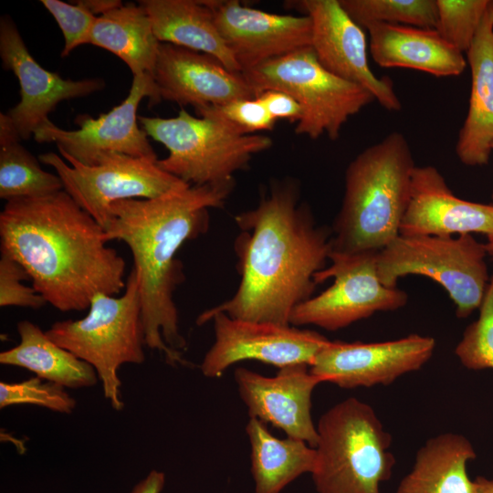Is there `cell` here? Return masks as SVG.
Masks as SVG:
<instances>
[{
  "mask_svg": "<svg viewBox=\"0 0 493 493\" xmlns=\"http://www.w3.org/2000/svg\"><path fill=\"white\" fill-rule=\"evenodd\" d=\"M296 180L274 181L254 208L235 216L240 283L225 302L202 312L203 325L217 313L237 320L290 325L293 309L312 297L314 276L325 268L332 231L317 226L311 209L299 203Z\"/></svg>",
  "mask_w": 493,
  "mask_h": 493,
  "instance_id": "6da1fadb",
  "label": "cell"
},
{
  "mask_svg": "<svg viewBox=\"0 0 493 493\" xmlns=\"http://www.w3.org/2000/svg\"><path fill=\"white\" fill-rule=\"evenodd\" d=\"M107 243L104 229L64 190L6 202L0 213V251L63 312L89 309L98 293L125 289V261Z\"/></svg>",
  "mask_w": 493,
  "mask_h": 493,
  "instance_id": "7a4b0ae2",
  "label": "cell"
},
{
  "mask_svg": "<svg viewBox=\"0 0 493 493\" xmlns=\"http://www.w3.org/2000/svg\"><path fill=\"white\" fill-rule=\"evenodd\" d=\"M235 182L220 185H186L159 197L127 199L110 206L112 218L104 229L107 241L130 248L138 278L145 345L164 355L171 365L187 364L181 350L186 341L179 330L173 300L184 280L175 255L182 245L209 227V209L222 207Z\"/></svg>",
  "mask_w": 493,
  "mask_h": 493,
  "instance_id": "3957f363",
  "label": "cell"
},
{
  "mask_svg": "<svg viewBox=\"0 0 493 493\" xmlns=\"http://www.w3.org/2000/svg\"><path fill=\"white\" fill-rule=\"evenodd\" d=\"M415 166L406 138L397 131L349 163L332 229L333 251L380 252L400 235Z\"/></svg>",
  "mask_w": 493,
  "mask_h": 493,
  "instance_id": "277c9868",
  "label": "cell"
},
{
  "mask_svg": "<svg viewBox=\"0 0 493 493\" xmlns=\"http://www.w3.org/2000/svg\"><path fill=\"white\" fill-rule=\"evenodd\" d=\"M317 432L311 476L319 493H380L395 459L391 435L372 406L347 398L321 415Z\"/></svg>",
  "mask_w": 493,
  "mask_h": 493,
  "instance_id": "5b68a950",
  "label": "cell"
},
{
  "mask_svg": "<svg viewBox=\"0 0 493 493\" xmlns=\"http://www.w3.org/2000/svg\"><path fill=\"white\" fill-rule=\"evenodd\" d=\"M46 333L55 343L91 365L101 382L104 397L114 410H122L119 368L145 361L136 270H131L121 296L98 293L84 318L57 321Z\"/></svg>",
  "mask_w": 493,
  "mask_h": 493,
  "instance_id": "8992f818",
  "label": "cell"
},
{
  "mask_svg": "<svg viewBox=\"0 0 493 493\" xmlns=\"http://www.w3.org/2000/svg\"><path fill=\"white\" fill-rule=\"evenodd\" d=\"M142 130L169 152L158 166L194 186L234 182V173L245 170L254 154L268 150L267 135L240 134L226 123L195 117L182 108L173 118L139 116Z\"/></svg>",
  "mask_w": 493,
  "mask_h": 493,
  "instance_id": "52a82bcc",
  "label": "cell"
},
{
  "mask_svg": "<svg viewBox=\"0 0 493 493\" xmlns=\"http://www.w3.org/2000/svg\"><path fill=\"white\" fill-rule=\"evenodd\" d=\"M256 96L277 89L293 97L302 109L295 132L316 140L334 141L350 117L375 100L362 86L324 68L311 46L259 64L242 72Z\"/></svg>",
  "mask_w": 493,
  "mask_h": 493,
  "instance_id": "ba28073f",
  "label": "cell"
},
{
  "mask_svg": "<svg viewBox=\"0 0 493 493\" xmlns=\"http://www.w3.org/2000/svg\"><path fill=\"white\" fill-rule=\"evenodd\" d=\"M485 244L472 235L401 236L377 254L381 282L396 287L400 278L419 275L440 284L456 305L458 318L479 308L488 283Z\"/></svg>",
  "mask_w": 493,
  "mask_h": 493,
  "instance_id": "9c48e42d",
  "label": "cell"
},
{
  "mask_svg": "<svg viewBox=\"0 0 493 493\" xmlns=\"http://www.w3.org/2000/svg\"><path fill=\"white\" fill-rule=\"evenodd\" d=\"M39 161L54 169L63 190L103 229L112 218L113 203L155 198L189 185L161 169L157 160L121 153L107 154L96 165L54 152L39 155Z\"/></svg>",
  "mask_w": 493,
  "mask_h": 493,
  "instance_id": "30bf717a",
  "label": "cell"
},
{
  "mask_svg": "<svg viewBox=\"0 0 493 493\" xmlns=\"http://www.w3.org/2000/svg\"><path fill=\"white\" fill-rule=\"evenodd\" d=\"M377 254L331 250L330 265L316 273L314 281L318 285L332 278V285L298 305L291 313L290 325H315L337 330L375 312L404 307L408 295L397 287L389 288L381 282Z\"/></svg>",
  "mask_w": 493,
  "mask_h": 493,
  "instance_id": "8fae6325",
  "label": "cell"
},
{
  "mask_svg": "<svg viewBox=\"0 0 493 493\" xmlns=\"http://www.w3.org/2000/svg\"><path fill=\"white\" fill-rule=\"evenodd\" d=\"M143 98L149 105L161 101L153 78L133 77L128 96L110 111L92 118L79 114L77 130H64L47 121L33 134L38 143H55L61 157L85 165H96L110 153L158 160L147 133L139 126L138 108Z\"/></svg>",
  "mask_w": 493,
  "mask_h": 493,
  "instance_id": "7c38bea8",
  "label": "cell"
},
{
  "mask_svg": "<svg viewBox=\"0 0 493 493\" xmlns=\"http://www.w3.org/2000/svg\"><path fill=\"white\" fill-rule=\"evenodd\" d=\"M210 320L215 341L200 365L207 378H219L231 365L246 360L279 369L295 364L310 366L330 341L314 330L233 319L224 312L214 314Z\"/></svg>",
  "mask_w": 493,
  "mask_h": 493,
  "instance_id": "4fadbf2b",
  "label": "cell"
},
{
  "mask_svg": "<svg viewBox=\"0 0 493 493\" xmlns=\"http://www.w3.org/2000/svg\"><path fill=\"white\" fill-rule=\"evenodd\" d=\"M435 347L434 338L416 333L381 342L330 341L315 357L309 372L320 383L341 388L388 385L419 370Z\"/></svg>",
  "mask_w": 493,
  "mask_h": 493,
  "instance_id": "5bb4252c",
  "label": "cell"
},
{
  "mask_svg": "<svg viewBox=\"0 0 493 493\" xmlns=\"http://www.w3.org/2000/svg\"><path fill=\"white\" fill-rule=\"evenodd\" d=\"M294 3L311 19V47L320 65L330 73L366 89L384 109L400 110L402 103L393 81L372 73L363 28L349 16L340 0Z\"/></svg>",
  "mask_w": 493,
  "mask_h": 493,
  "instance_id": "9a60e30c",
  "label": "cell"
},
{
  "mask_svg": "<svg viewBox=\"0 0 493 493\" xmlns=\"http://www.w3.org/2000/svg\"><path fill=\"white\" fill-rule=\"evenodd\" d=\"M0 57L3 68L12 71L19 82L20 101L5 114L22 140L33 136L61 101L85 97L105 87L100 79H65L44 68L8 16L0 19Z\"/></svg>",
  "mask_w": 493,
  "mask_h": 493,
  "instance_id": "2e32d148",
  "label": "cell"
},
{
  "mask_svg": "<svg viewBox=\"0 0 493 493\" xmlns=\"http://www.w3.org/2000/svg\"><path fill=\"white\" fill-rule=\"evenodd\" d=\"M215 26L244 70L311 46L312 24L308 16L268 13L239 1L206 0Z\"/></svg>",
  "mask_w": 493,
  "mask_h": 493,
  "instance_id": "e0dca14e",
  "label": "cell"
},
{
  "mask_svg": "<svg viewBox=\"0 0 493 493\" xmlns=\"http://www.w3.org/2000/svg\"><path fill=\"white\" fill-rule=\"evenodd\" d=\"M234 378L249 418L271 424L288 437L316 447L318 432L311 418V395L320 381L309 372V365L286 366L273 377L238 367Z\"/></svg>",
  "mask_w": 493,
  "mask_h": 493,
  "instance_id": "ac0fdd59",
  "label": "cell"
},
{
  "mask_svg": "<svg viewBox=\"0 0 493 493\" xmlns=\"http://www.w3.org/2000/svg\"><path fill=\"white\" fill-rule=\"evenodd\" d=\"M160 100L195 109L254 99L242 72H233L214 57L161 43L153 73Z\"/></svg>",
  "mask_w": 493,
  "mask_h": 493,
  "instance_id": "d6986e66",
  "label": "cell"
},
{
  "mask_svg": "<svg viewBox=\"0 0 493 493\" xmlns=\"http://www.w3.org/2000/svg\"><path fill=\"white\" fill-rule=\"evenodd\" d=\"M473 233L493 235V205L461 199L435 167L415 166L400 235L455 236Z\"/></svg>",
  "mask_w": 493,
  "mask_h": 493,
  "instance_id": "ffe728a7",
  "label": "cell"
},
{
  "mask_svg": "<svg viewBox=\"0 0 493 493\" xmlns=\"http://www.w3.org/2000/svg\"><path fill=\"white\" fill-rule=\"evenodd\" d=\"M471 72L468 110L456 153L467 166L488 163L493 145V0L467 52Z\"/></svg>",
  "mask_w": 493,
  "mask_h": 493,
  "instance_id": "44dd1931",
  "label": "cell"
},
{
  "mask_svg": "<svg viewBox=\"0 0 493 493\" xmlns=\"http://www.w3.org/2000/svg\"><path fill=\"white\" fill-rule=\"evenodd\" d=\"M366 30L371 55L380 67L412 68L438 78L458 76L467 67L463 53L435 29L373 24Z\"/></svg>",
  "mask_w": 493,
  "mask_h": 493,
  "instance_id": "7402d4cb",
  "label": "cell"
},
{
  "mask_svg": "<svg viewBox=\"0 0 493 493\" xmlns=\"http://www.w3.org/2000/svg\"><path fill=\"white\" fill-rule=\"evenodd\" d=\"M139 5L161 43L210 55L229 70L242 72L215 26L212 10L203 1L142 0Z\"/></svg>",
  "mask_w": 493,
  "mask_h": 493,
  "instance_id": "603a6c76",
  "label": "cell"
},
{
  "mask_svg": "<svg viewBox=\"0 0 493 493\" xmlns=\"http://www.w3.org/2000/svg\"><path fill=\"white\" fill-rule=\"evenodd\" d=\"M475 458L471 443L461 435L432 437L417 451L413 468L396 493H474L467 466Z\"/></svg>",
  "mask_w": 493,
  "mask_h": 493,
  "instance_id": "cb8c5ba5",
  "label": "cell"
},
{
  "mask_svg": "<svg viewBox=\"0 0 493 493\" xmlns=\"http://www.w3.org/2000/svg\"><path fill=\"white\" fill-rule=\"evenodd\" d=\"M87 44L117 56L129 67L133 77L153 78L161 42L139 4H123L97 16Z\"/></svg>",
  "mask_w": 493,
  "mask_h": 493,
  "instance_id": "d4e9b609",
  "label": "cell"
},
{
  "mask_svg": "<svg viewBox=\"0 0 493 493\" xmlns=\"http://www.w3.org/2000/svg\"><path fill=\"white\" fill-rule=\"evenodd\" d=\"M16 330L20 341L0 353L1 364L26 369L65 388H87L98 383L91 365L55 343L37 324L21 320Z\"/></svg>",
  "mask_w": 493,
  "mask_h": 493,
  "instance_id": "484cf974",
  "label": "cell"
},
{
  "mask_svg": "<svg viewBox=\"0 0 493 493\" xmlns=\"http://www.w3.org/2000/svg\"><path fill=\"white\" fill-rule=\"evenodd\" d=\"M246 433L255 493H279L302 474L313 472L317 452L305 441L288 436L279 439L257 418H249Z\"/></svg>",
  "mask_w": 493,
  "mask_h": 493,
  "instance_id": "4316f807",
  "label": "cell"
},
{
  "mask_svg": "<svg viewBox=\"0 0 493 493\" xmlns=\"http://www.w3.org/2000/svg\"><path fill=\"white\" fill-rule=\"evenodd\" d=\"M5 113L0 114V198L6 202L63 190L57 173L45 171L20 142Z\"/></svg>",
  "mask_w": 493,
  "mask_h": 493,
  "instance_id": "83f0119b",
  "label": "cell"
},
{
  "mask_svg": "<svg viewBox=\"0 0 493 493\" xmlns=\"http://www.w3.org/2000/svg\"><path fill=\"white\" fill-rule=\"evenodd\" d=\"M349 16L362 28L373 24L405 25L435 29V0H340Z\"/></svg>",
  "mask_w": 493,
  "mask_h": 493,
  "instance_id": "f1b7e54d",
  "label": "cell"
},
{
  "mask_svg": "<svg viewBox=\"0 0 493 493\" xmlns=\"http://www.w3.org/2000/svg\"><path fill=\"white\" fill-rule=\"evenodd\" d=\"M490 0H435V30L460 52H467Z\"/></svg>",
  "mask_w": 493,
  "mask_h": 493,
  "instance_id": "f546056e",
  "label": "cell"
},
{
  "mask_svg": "<svg viewBox=\"0 0 493 493\" xmlns=\"http://www.w3.org/2000/svg\"><path fill=\"white\" fill-rule=\"evenodd\" d=\"M455 353L467 369H493V275L479 306V316L466 329Z\"/></svg>",
  "mask_w": 493,
  "mask_h": 493,
  "instance_id": "4dcf8cb0",
  "label": "cell"
},
{
  "mask_svg": "<svg viewBox=\"0 0 493 493\" xmlns=\"http://www.w3.org/2000/svg\"><path fill=\"white\" fill-rule=\"evenodd\" d=\"M16 404H34L69 414L77 402L65 387L37 376L18 383L0 382V408Z\"/></svg>",
  "mask_w": 493,
  "mask_h": 493,
  "instance_id": "1f68e13d",
  "label": "cell"
},
{
  "mask_svg": "<svg viewBox=\"0 0 493 493\" xmlns=\"http://www.w3.org/2000/svg\"><path fill=\"white\" fill-rule=\"evenodd\" d=\"M194 110L200 117L222 121L240 134L272 130L277 121L256 98L236 100Z\"/></svg>",
  "mask_w": 493,
  "mask_h": 493,
  "instance_id": "d6a6232c",
  "label": "cell"
},
{
  "mask_svg": "<svg viewBox=\"0 0 493 493\" xmlns=\"http://www.w3.org/2000/svg\"><path fill=\"white\" fill-rule=\"evenodd\" d=\"M40 3L52 15L63 34L62 58L88 43L97 16L86 7L82 0L75 1L74 4L60 0H41Z\"/></svg>",
  "mask_w": 493,
  "mask_h": 493,
  "instance_id": "836d02e7",
  "label": "cell"
},
{
  "mask_svg": "<svg viewBox=\"0 0 493 493\" xmlns=\"http://www.w3.org/2000/svg\"><path fill=\"white\" fill-rule=\"evenodd\" d=\"M0 306L39 309L46 299L23 280L30 279L24 267L4 251H0Z\"/></svg>",
  "mask_w": 493,
  "mask_h": 493,
  "instance_id": "e575fe53",
  "label": "cell"
},
{
  "mask_svg": "<svg viewBox=\"0 0 493 493\" xmlns=\"http://www.w3.org/2000/svg\"><path fill=\"white\" fill-rule=\"evenodd\" d=\"M273 119L299 121L302 109L299 102L286 92L277 89L263 90L256 96Z\"/></svg>",
  "mask_w": 493,
  "mask_h": 493,
  "instance_id": "d590c367",
  "label": "cell"
},
{
  "mask_svg": "<svg viewBox=\"0 0 493 493\" xmlns=\"http://www.w3.org/2000/svg\"><path fill=\"white\" fill-rule=\"evenodd\" d=\"M164 484L165 474L153 469L138 482L130 493H161Z\"/></svg>",
  "mask_w": 493,
  "mask_h": 493,
  "instance_id": "8d00e7d4",
  "label": "cell"
},
{
  "mask_svg": "<svg viewBox=\"0 0 493 493\" xmlns=\"http://www.w3.org/2000/svg\"><path fill=\"white\" fill-rule=\"evenodd\" d=\"M86 7L96 16H101L123 5L120 0H82Z\"/></svg>",
  "mask_w": 493,
  "mask_h": 493,
  "instance_id": "74e56055",
  "label": "cell"
},
{
  "mask_svg": "<svg viewBox=\"0 0 493 493\" xmlns=\"http://www.w3.org/2000/svg\"><path fill=\"white\" fill-rule=\"evenodd\" d=\"M474 493H493V480L477 477L474 480Z\"/></svg>",
  "mask_w": 493,
  "mask_h": 493,
  "instance_id": "f35d334b",
  "label": "cell"
},
{
  "mask_svg": "<svg viewBox=\"0 0 493 493\" xmlns=\"http://www.w3.org/2000/svg\"><path fill=\"white\" fill-rule=\"evenodd\" d=\"M493 198V194H492ZM488 255L493 259V235L488 236V242L485 244Z\"/></svg>",
  "mask_w": 493,
  "mask_h": 493,
  "instance_id": "ab89813d",
  "label": "cell"
},
{
  "mask_svg": "<svg viewBox=\"0 0 493 493\" xmlns=\"http://www.w3.org/2000/svg\"><path fill=\"white\" fill-rule=\"evenodd\" d=\"M492 151H493V145H492Z\"/></svg>",
  "mask_w": 493,
  "mask_h": 493,
  "instance_id": "60d3db41",
  "label": "cell"
}]
</instances>
